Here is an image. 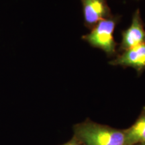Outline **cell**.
<instances>
[{
    "mask_svg": "<svg viewBox=\"0 0 145 145\" xmlns=\"http://www.w3.org/2000/svg\"><path fill=\"white\" fill-rule=\"evenodd\" d=\"M110 64L114 66L131 67L138 74L142 73L145 70V43L122 52L110 61Z\"/></svg>",
    "mask_w": 145,
    "mask_h": 145,
    "instance_id": "obj_5",
    "label": "cell"
},
{
    "mask_svg": "<svg viewBox=\"0 0 145 145\" xmlns=\"http://www.w3.org/2000/svg\"><path fill=\"white\" fill-rule=\"evenodd\" d=\"M144 43L145 29L140 10L137 9L132 16L130 26L122 32V41L119 47V51L124 52Z\"/></svg>",
    "mask_w": 145,
    "mask_h": 145,
    "instance_id": "obj_3",
    "label": "cell"
},
{
    "mask_svg": "<svg viewBox=\"0 0 145 145\" xmlns=\"http://www.w3.org/2000/svg\"><path fill=\"white\" fill-rule=\"evenodd\" d=\"M85 24L91 30L103 20L111 17V12L106 0H81Z\"/></svg>",
    "mask_w": 145,
    "mask_h": 145,
    "instance_id": "obj_4",
    "label": "cell"
},
{
    "mask_svg": "<svg viewBox=\"0 0 145 145\" xmlns=\"http://www.w3.org/2000/svg\"><path fill=\"white\" fill-rule=\"evenodd\" d=\"M61 145H82L80 142H78L75 138H74L73 137L71 138V139L68 141V142L64 143V144H61Z\"/></svg>",
    "mask_w": 145,
    "mask_h": 145,
    "instance_id": "obj_7",
    "label": "cell"
},
{
    "mask_svg": "<svg viewBox=\"0 0 145 145\" xmlns=\"http://www.w3.org/2000/svg\"><path fill=\"white\" fill-rule=\"evenodd\" d=\"M124 130L125 145H140L145 143V106L135 122Z\"/></svg>",
    "mask_w": 145,
    "mask_h": 145,
    "instance_id": "obj_6",
    "label": "cell"
},
{
    "mask_svg": "<svg viewBox=\"0 0 145 145\" xmlns=\"http://www.w3.org/2000/svg\"><path fill=\"white\" fill-rule=\"evenodd\" d=\"M73 136L82 145H125L124 130L87 119L72 127Z\"/></svg>",
    "mask_w": 145,
    "mask_h": 145,
    "instance_id": "obj_1",
    "label": "cell"
},
{
    "mask_svg": "<svg viewBox=\"0 0 145 145\" xmlns=\"http://www.w3.org/2000/svg\"><path fill=\"white\" fill-rule=\"evenodd\" d=\"M118 19V17L112 16L103 20L91 29L90 33L83 36L82 39L92 47L102 50L108 57H114L117 53V43L113 34Z\"/></svg>",
    "mask_w": 145,
    "mask_h": 145,
    "instance_id": "obj_2",
    "label": "cell"
},
{
    "mask_svg": "<svg viewBox=\"0 0 145 145\" xmlns=\"http://www.w3.org/2000/svg\"><path fill=\"white\" fill-rule=\"evenodd\" d=\"M140 145H145V143H143V144H140Z\"/></svg>",
    "mask_w": 145,
    "mask_h": 145,
    "instance_id": "obj_8",
    "label": "cell"
}]
</instances>
